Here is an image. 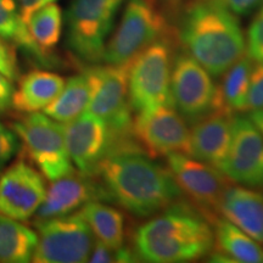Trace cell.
<instances>
[{
	"mask_svg": "<svg viewBox=\"0 0 263 263\" xmlns=\"http://www.w3.org/2000/svg\"><path fill=\"white\" fill-rule=\"evenodd\" d=\"M215 246L211 222L193 202L180 199L134 230L132 248L138 261L192 262Z\"/></svg>",
	"mask_w": 263,
	"mask_h": 263,
	"instance_id": "cell-1",
	"label": "cell"
},
{
	"mask_svg": "<svg viewBox=\"0 0 263 263\" xmlns=\"http://www.w3.org/2000/svg\"><path fill=\"white\" fill-rule=\"evenodd\" d=\"M95 176L110 201L138 218L153 217L184 197L170 170L140 153L107 156Z\"/></svg>",
	"mask_w": 263,
	"mask_h": 263,
	"instance_id": "cell-2",
	"label": "cell"
},
{
	"mask_svg": "<svg viewBox=\"0 0 263 263\" xmlns=\"http://www.w3.org/2000/svg\"><path fill=\"white\" fill-rule=\"evenodd\" d=\"M188 55L212 77H221L246 54V38L236 15L213 0H193L177 33Z\"/></svg>",
	"mask_w": 263,
	"mask_h": 263,
	"instance_id": "cell-3",
	"label": "cell"
},
{
	"mask_svg": "<svg viewBox=\"0 0 263 263\" xmlns=\"http://www.w3.org/2000/svg\"><path fill=\"white\" fill-rule=\"evenodd\" d=\"M129 64L94 65L83 72L89 87L87 111L107 123L115 140L112 155L122 153L143 154L133 136V110L128 93Z\"/></svg>",
	"mask_w": 263,
	"mask_h": 263,
	"instance_id": "cell-4",
	"label": "cell"
},
{
	"mask_svg": "<svg viewBox=\"0 0 263 263\" xmlns=\"http://www.w3.org/2000/svg\"><path fill=\"white\" fill-rule=\"evenodd\" d=\"M174 59L172 38L160 39L139 52L129 64L128 93L134 114L173 105L171 73Z\"/></svg>",
	"mask_w": 263,
	"mask_h": 263,
	"instance_id": "cell-5",
	"label": "cell"
},
{
	"mask_svg": "<svg viewBox=\"0 0 263 263\" xmlns=\"http://www.w3.org/2000/svg\"><path fill=\"white\" fill-rule=\"evenodd\" d=\"M172 38L168 21L151 0H127L120 25L106 43L103 61L126 65L160 39Z\"/></svg>",
	"mask_w": 263,
	"mask_h": 263,
	"instance_id": "cell-6",
	"label": "cell"
},
{
	"mask_svg": "<svg viewBox=\"0 0 263 263\" xmlns=\"http://www.w3.org/2000/svg\"><path fill=\"white\" fill-rule=\"evenodd\" d=\"M124 0H72L66 14L67 44L87 64L103 61L106 41Z\"/></svg>",
	"mask_w": 263,
	"mask_h": 263,
	"instance_id": "cell-7",
	"label": "cell"
},
{
	"mask_svg": "<svg viewBox=\"0 0 263 263\" xmlns=\"http://www.w3.org/2000/svg\"><path fill=\"white\" fill-rule=\"evenodd\" d=\"M29 159L50 182L73 172L65 139V126L45 114H27L12 123Z\"/></svg>",
	"mask_w": 263,
	"mask_h": 263,
	"instance_id": "cell-8",
	"label": "cell"
},
{
	"mask_svg": "<svg viewBox=\"0 0 263 263\" xmlns=\"http://www.w3.org/2000/svg\"><path fill=\"white\" fill-rule=\"evenodd\" d=\"M35 228L38 230V242L32 262H88L95 236L80 211L35 221Z\"/></svg>",
	"mask_w": 263,
	"mask_h": 263,
	"instance_id": "cell-9",
	"label": "cell"
},
{
	"mask_svg": "<svg viewBox=\"0 0 263 263\" xmlns=\"http://www.w3.org/2000/svg\"><path fill=\"white\" fill-rule=\"evenodd\" d=\"M133 136L143 154L150 159L167 157L171 154L192 156L190 129L172 105L134 114Z\"/></svg>",
	"mask_w": 263,
	"mask_h": 263,
	"instance_id": "cell-10",
	"label": "cell"
},
{
	"mask_svg": "<svg viewBox=\"0 0 263 263\" xmlns=\"http://www.w3.org/2000/svg\"><path fill=\"white\" fill-rule=\"evenodd\" d=\"M216 87L212 76L186 52L174 55L171 94L176 110L194 124L215 110Z\"/></svg>",
	"mask_w": 263,
	"mask_h": 263,
	"instance_id": "cell-11",
	"label": "cell"
},
{
	"mask_svg": "<svg viewBox=\"0 0 263 263\" xmlns=\"http://www.w3.org/2000/svg\"><path fill=\"white\" fill-rule=\"evenodd\" d=\"M166 163L183 195L185 194L211 222L223 193L233 184L232 180L211 164L185 154H171Z\"/></svg>",
	"mask_w": 263,
	"mask_h": 263,
	"instance_id": "cell-12",
	"label": "cell"
},
{
	"mask_svg": "<svg viewBox=\"0 0 263 263\" xmlns=\"http://www.w3.org/2000/svg\"><path fill=\"white\" fill-rule=\"evenodd\" d=\"M222 172L233 183L263 188V136L241 114L232 120V143Z\"/></svg>",
	"mask_w": 263,
	"mask_h": 263,
	"instance_id": "cell-13",
	"label": "cell"
},
{
	"mask_svg": "<svg viewBox=\"0 0 263 263\" xmlns=\"http://www.w3.org/2000/svg\"><path fill=\"white\" fill-rule=\"evenodd\" d=\"M65 139L72 163L88 176H95L99 164L115 149L107 123L88 111L65 124Z\"/></svg>",
	"mask_w": 263,
	"mask_h": 263,
	"instance_id": "cell-14",
	"label": "cell"
},
{
	"mask_svg": "<svg viewBox=\"0 0 263 263\" xmlns=\"http://www.w3.org/2000/svg\"><path fill=\"white\" fill-rule=\"evenodd\" d=\"M47 195L44 179L24 160L16 161L0 176V215L27 221Z\"/></svg>",
	"mask_w": 263,
	"mask_h": 263,
	"instance_id": "cell-15",
	"label": "cell"
},
{
	"mask_svg": "<svg viewBox=\"0 0 263 263\" xmlns=\"http://www.w3.org/2000/svg\"><path fill=\"white\" fill-rule=\"evenodd\" d=\"M91 201H110L106 189L97 176L73 171L51 182L35 212V221L70 215Z\"/></svg>",
	"mask_w": 263,
	"mask_h": 263,
	"instance_id": "cell-16",
	"label": "cell"
},
{
	"mask_svg": "<svg viewBox=\"0 0 263 263\" xmlns=\"http://www.w3.org/2000/svg\"><path fill=\"white\" fill-rule=\"evenodd\" d=\"M233 117L212 112L194 123L190 129L192 156L222 172L232 143Z\"/></svg>",
	"mask_w": 263,
	"mask_h": 263,
	"instance_id": "cell-17",
	"label": "cell"
},
{
	"mask_svg": "<svg viewBox=\"0 0 263 263\" xmlns=\"http://www.w3.org/2000/svg\"><path fill=\"white\" fill-rule=\"evenodd\" d=\"M217 213L263 244V194L230 184L219 200Z\"/></svg>",
	"mask_w": 263,
	"mask_h": 263,
	"instance_id": "cell-18",
	"label": "cell"
},
{
	"mask_svg": "<svg viewBox=\"0 0 263 263\" xmlns=\"http://www.w3.org/2000/svg\"><path fill=\"white\" fill-rule=\"evenodd\" d=\"M11 106L22 114H34L44 110L60 94L66 81L54 72L33 70L18 78Z\"/></svg>",
	"mask_w": 263,
	"mask_h": 263,
	"instance_id": "cell-19",
	"label": "cell"
},
{
	"mask_svg": "<svg viewBox=\"0 0 263 263\" xmlns=\"http://www.w3.org/2000/svg\"><path fill=\"white\" fill-rule=\"evenodd\" d=\"M252 67L254 61L245 54L221 76L222 80L216 87L213 112L228 116L248 112V95Z\"/></svg>",
	"mask_w": 263,
	"mask_h": 263,
	"instance_id": "cell-20",
	"label": "cell"
},
{
	"mask_svg": "<svg viewBox=\"0 0 263 263\" xmlns=\"http://www.w3.org/2000/svg\"><path fill=\"white\" fill-rule=\"evenodd\" d=\"M211 224L217 252L224 255L230 262L263 263V249L258 241L224 218L215 216Z\"/></svg>",
	"mask_w": 263,
	"mask_h": 263,
	"instance_id": "cell-21",
	"label": "cell"
},
{
	"mask_svg": "<svg viewBox=\"0 0 263 263\" xmlns=\"http://www.w3.org/2000/svg\"><path fill=\"white\" fill-rule=\"evenodd\" d=\"M97 240L117 250L126 245V217L115 207L103 201H91L80 209Z\"/></svg>",
	"mask_w": 263,
	"mask_h": 263,
	"instance_id": "cell-22",
	"label": "cell"
},
{
	"mask_svg": "<svg viewBox=\"0 0 263 263\" xmlns=\"http://www.w3.org/2000/svg\"><path fill=\"white\" fill-rule=\"evenodd\" d=\"M38 235L21 221L0 215V263L32 261Z\"/></svg>",
	"mask_w": 263,
	"mask_h": 263,
	"instance_id": "cell-23",
	"label": "cell"
},
{
	"mask_svg": "<svg viewBox=\"0 0 263 263\" xmlns=\"http://www.w3.org/2000/svg\"><path fill=\"white\" fill-rule=\"evenodd\" d=\"M89 104V87L85 76H74L66 82L64 88L47 107V116L60 123H68L84 114Z\"/></svg>",
	"mask_w": 263,
	"mask_h": 263,
	"instance_id": "cell-24",
	"label": "cell"
},
{
	"mask_svg": "<svg viewBox=\"0 0 263 263\" xmlns=\"http://www.w3.org/2000/svg\"><path fill=\"white\" fill-rule=\"evenodd\" d=\"M0 37L38 61H49L33 41L16 0H0Z\"/></svg>",
	"mask_w": 263,
	"mask_h": 263,
	"instance_id": "cell-25",
	"label": "cell"
},
{
	"mask_svg": "<svg viewBox=\"0 0 263 263\" xmlns=\"http://www.w3.org/2000/svg\"><path fill=\"white\" fill-rule=\"evenodd\" d=\"M27 27L39 50L49 59L61 38L62 12L60 6L51 3L38 9L28 18Z\"/></svg>",
	"mask_w": 263,
	"mask_h": 263,
	"instance_id": "cell-26",
	"label": "cell"
},
{
	"mask_svg": "<svg viewBox=\"0 0 263 263\" xmlns=\"http://www.w3.org/2000/svg\"><path fill=\"white\" fill-rule=\"evenodd\" d=\"M246 54L254 62L263 61V9L258 12L248 29Z\"/></svg>",
	"mask_w": 263,
	"mask_h": 263,
	"instance_id": "cell-27",
	"label": "cell"
},
{
	"mask_svg": "<svg viewBox=\"0 0 263 263\" xmlns=\"http://www.w3.org/2000/svg\"><path fill=\"white\" fill-rule=\"evenodd\" d=\"M263 110V61L254 62L250 77L248 111Z\"/></svg>",
	"mask_w": 263,
	"mask_h": 263,
	"instance_id": "cell-28",
	"label": "cell"
},
{
	"mask_svg": "<svg viewBox=\"0 0 263 263\" xmlns=\"http://www.w3.org/2000/svg\"><path fill=\"white\" fill-rule=\"evenodd\" d=\"M0 72L11 82L20 78V70L14 45L0 37Z\"/></svg>",
	"mask_w": 263,
	"mask_h": 263,
	"instance_id": "cell-29",
	"label": "cell"
},
{
	"mask_svg": "<svg viewBox=\"0 0 263 263\" xmlns=\"http://www.w3.org/2000/svg\"><path fill=\"white\" fill-rule=\"evenodd\" d=\"M18 150V137L14 130L0 122V172Z\"/></svg>",
	"mask_w": 263,
	"mask_h": 263,
	"instance_id": "cell-30",
	"label": "cell"
},
{
	"mask_svg": "<svg viewBox=\"0 0 263 263\" xmlns=\"http://www.w3.org/2000/svg\"><path fill=\"white\" fill-rule=\"evenodd\" d=\"M236 16H246L255 11L263 0H213Z\"/></svg>",
	"mask_w": 263,
	"mask_h": 263,
	"instance_id": "cell-31",
	"label": "cell"
},
{
	"mask_svg": "<svg viewBox=\"0 0 263 263\" xmlns=\"http://www.w3.org/2000/svg\"><path fill=\"white\" fill-rule=\"evenodd\" d=\"M88 261L91 263L117 262V250L108 248L104 242L95 240Z\"/></svg>",
	"mask_w": 263,
	"mask_h": 263,
	"instance_id": "cell-32",
	"label": "cell"
},
{
	"mask_svg": "<svg viewBox=\"0 0 263 263\" xmlns=\"http://www.w3.org/2000/svg\"><path fill=\"white\" fill-rule=\"evenodd\" d=\"M12 82L0 72V111H6L11 107V99L14 94Z\"/></svg>",
	"mask_w": 263,
	"mask_h": 263,
	"instance_id": "cell-33",
	"label": "cell"
},
{
	"mask_svg": "<svg viewBox=\"0 0 263 263\" xmlns=\"http://www.w3.org/2000/svg\"><path fill=\"white\" fill-rule=\"evenodd\" d=\"M57 0H18V8L20 12H21L22 18L27 24L28 18L31 17V15L34 11H37L38 9L43 8V6L55 3Z\"/></svg>",
	"mask_w": 263,
	"mask_h": 263,
	"instance_id": "cell-34",
	"label": "cell"
},
{
	"mask_svg": "<svg viewBox=\"0 0 263 263\" xmlns=\"http://www.w3.org/2000/svg\"><path fill=\"white\" fill-rule=\"evenodd\" d=\"M249 117L251 118L252 122L255 123V126L258 128V130L261 132V134L263 136V110L250 111Z\"/></svg>",
	"mask_w": 263,
	"mask_h": 263,
	"instance_id": "cell-35",
	"label": "cell"
},
{
	"mask_svg": "<svg viewBox=\"0 0 263 263\" xmlns=\"http://www.w3.org/2000/svg\"><path fill=\"white\" fill-rule=\"evenodd\" d=\"M151 2L155 3L156 5H157V3H159V2H162V3H164V4H168V5H173V4H177L179 0H151Z\"/></svg>",
	"mask_w": 263,
	"mask_h": 263,
	"instance_id": "cell-36",
	"label": "cell"
},
{
	"mask_svg": "<svg viewBox=\"0 0 263 263\" xmlns=\"http://www.w3.org/2000/svg\"><path fill=\"white\" fill-rule=\"evenodd\" d=\"M262 9H263V8H262Z\"/></svg>",
	"mask_w": 263,
	"mask_h": 263,
	"instance_id": "cell-37",
	"label": "cell"
}]
</instances>
